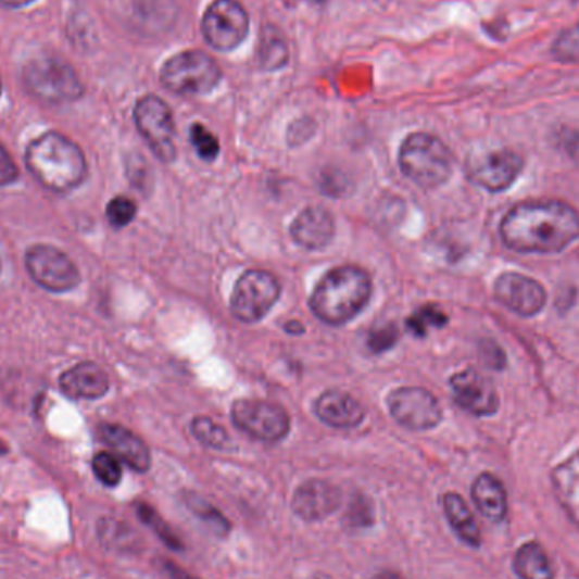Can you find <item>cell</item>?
Here are the masks:
<instances>
[{
	"label": "cell",
	"mask_w": 579,
	"mask_h": 579,
	"mask_svg": "<svg viewBox=\"0 0 579 579\" xmlns=\"http://www.w3.org/2000/svg\"><path fill=\"white\" fill-rule=\"evenodd\" d=\"M500 238L517 253H563L579 239V212L563 200H526L503 215Z\"/></svg>",
	"instance_id": "obj_1"
},
{
	"label": "cell",
	"mask_w": 579,
	"mask_h": 579,
	"mask_svg": "<svg viewBox=\"0 0 579 579\" xmlns=\"http://www.w3.org/2000/svg\"><path fill=\"white\" fill-rule=\"evenodd\" d=\"M24 160L33 177L51 192H72L89 175L84 151L62 133L48 131L29 142Z\"/></svg>",
	"instance_id": "obj_2"
},
{
	"label": "cell",
	"mask_w": 579,
	"mask_h": 579,
	"mask_svg": "<svg viewBox=\"0 0 579 579\" xmlns=\"http://www.w3.org/2000/svg\"><path fill=\"white\" fill-rule=\"evenodd\" d=\"M372 288L365 269L353 265L338 266L315 285L311 297L312 312L329 326H342L368 305Z\"/></svg>",
	"instance_id": "obj_3"
},
{
	"label": "cell",
	"mask_w": 579,
	"mask_h": 579,
	"mask_svg": "<svg viewBox=\"0 0 579 579\" xmlns=\"http://www.w3.org/2000/svg\"><path fill=\"white\" fill-rule=\"evenodd\" d=\"M399 165L418 187L438 188L453 175V154L436 136L415 133L402 142Z\"/></svg>",
	"instance_id": "obj_4"
},
{
	"label": "cell",
	"mask_w": 579,
	"mask_h": 579,
	"mask_svg": "<svg viewBox=\"0 0 579 579\" xmlns=\"http://www.w3.org/2000/svg\"><path fill=\"white\" fill-rule=\"evenodd\" d=\"M27 92L48 105L70 104L84 97L85 87L74 66L56 56L32 60L23 70Z\"/></svg>",
	"instance_id": "obj_5"
},
{
	"label": "cell",
	"mask_w": 579,
	"mask_h": 579,
	"mask_svg": "<svg viewBox=\"0 0 579 579\" xmlns=\"http://www.w3.org/2000/svg\"><path fill=\"white\" fill-rule=\"evenodd\" d=\"M160 77L163 87L177 96H204L219 85L223 74L204 51H184L169 58Z\"/></svg>",
	"instance_id": "obj_6"
},
{
	"label": "cell",
	"mask_w": 579,
	"mask_h": 579,
	"mask_svg": "<svg viewBox=\"0 0 579 579\" xmlns=\"http://www.w3.org/2000/svg\"><path fill=\"white\" fill-rule=\"evenodd\" d=\"M280 281L272 273L250 269L236 281L230 312L244 324L260 323L280 299Z\"/></svg>",
	"instance_id": "obj_7"
},
{
	"label": "cell",
	"mask_w": 579,
	"mask_h": 579,
	"mask_svg": "<svg viewBox=\"0 0 579 579\" xmlns=\"http://www.w3.org/2000/svg\"><path fill=\"white\" fill-rule=\"evenodd\" d=\"M29 277L51 293L72 292L80 285V272L63 251L48 244H36L24 256Z\"/></svg>",
	"instance_id": "obj_8"
},
{
	"label": "cell",
	"mask_w": 579,
	"mask_h": 579,
	"mask_svg": "<svg viewBox=\"0 0 579 579\" xmlns=\"http://www.w3.org/2000/svg\"><path fill=\"white\" fill-rule=\"evenodd\" d=\"M135 123L151 151L162 162L172 163L177 156L175 121L165 100L156 96L139 99L135 108Z\"/></svg>",
	"instance_id": "obj_9"
},
{
	"label": "cell",
	"mask_w": 579,
	"mask_h": 579,
	"mask_svg": "<svg viewBox=\"0 0 579 579\" xmlns=\"http://www.w3.org/2000/svg\"><path fill=\"white\" fill-rule=\"evenodd\" d=\"M232 423L242 432L263 442H278L290 432V417L277 403L244 399L232 405Z\"/></svg>",
	"instance_id": "obj_10"
},
{
	"label": "cell",
	"mask_w": 579,
	"mask_h": 579,
	"mask_svg": "<svg viewBox=\"0 0 579 579\" xmlns=\"http://www.w3.org/2000/svg\"><path fill=\"white\" fill-rule=\"evenodd\" d=\"M250 32V17L238 0H214L202 21L205 41L217 51H232Z\"/></svg>",
	"instance_id": "obj_11"
},
{
	"label": "cell",
	"mask_w": 579,
	"mask_h": 579,
	"mask_svg": "<svg viewBox=\"0 0 579 579\" xmlns=\"http://www.w3.org/2000/svg\"><path fill=\"white\" fill-rule=\"evenodd\" d=\"M387 405L392 417L405 429L430 430L442 420L441 405L426 388H397L388 395Z\"/></svg>",
	"instance_id": "obj_12"
},
{
	"label": "cell",
	"mask_w": 579,
	"mask_h": 579,
	"mask_svg": "<svg viewBox=\"0 0 579 579\" xmlns=\"http://www.w3.org/2000/svg\"><path fill=\"white\" fill-rule=\"evenodd\" d=\"M524 160L511 150L490 151L469 160L468 177L488 192H505L520 177Z\"/></svg>",
	"instance_id": "obj_13"
},
{
	"label": "cell",
	"mask_w": 579,
	"mask_h": 579,
	"mask_svg": "<svg viewBox=\"0 0 579 579\" xmlns=\"http://www.w3.org/2000/svg\"><path fill=\"white\" fill-rule=\"evenodd\" d=\"M493 293L503 307L520 317H536L544 311L547 303L545 288L538 280L520 273H502L493 285Z\"/></svg>",
	"instance_id": "obj_14"
},
{
	"label": "cell",
	"mask_w": 579,
	"mask_h": 579,
	"mask_svg": "<svg viewBox=\"0 0 579 579\" xmlns=\"http://www.w3.org/2000/svg\"><path fill=\"white\" fill-rule=\"evenodd\" d=\"M451 392L454 402L463 411L476 417H490L499 412L500 397L496 388L491 385L487 376L475 369L456 373L451 378Z\"/></svg>",
	"instance_id": "obj_15"
},
{
	"label": "cell",
	"mask_w": 579,
	"mask_h": 579,
	"mask_svg": "<svg viewBox=\"0 0 579 579\" xmlns=\"http://www.w3.org/2000/svg\"><path fill=\"white\" fill-rule=\"evenodd\" d=\"M341 490L324 480H309L297 488L292 511L307 523H317L335 514L341 506Z\"/></svg>",
	"instance_id": "obj_16"
},
{
	"label": "cell",
	"mask_w": 579,
	"mask_h": 579,
	"mask_svg": "<svg viewBox=\"0 0 579 579\" xmlns=\"http://www.w3.org/2000/svg\"><path fill=\"white\" fill-rule=\"evenodd\" d=\"M335 217L327 209L309 207L297 215L290 227L293 241L307 251L324 250L335 238Z\"/></svg>",
	"instance_id": "obj_17"
},
{
	"label": "cell",
	"mask_w": 579,
	"mask_h": 579,
	"mask_svg": "<svg viewBox=\"0 0 579 579\" xmlns=\"http://www.w3.org/2000/svg\"><path fill=\"white\" fill-rule=\"evenodd\" d=\"M99 436L114 456L124 461L129 468L138 473H147L151 468L150 449L131 430L117 424H104L100 426Z\"/></svg>",
	"instance_id": "obj_18"
},
{
	"label": "cell",
	"mask_w": 579,
	"mask_h": 579,
	"mask_svg": "<svg viewBox=\"0 0 579 579\" xmlns=\"http://www.w3.org/2000/svg\"><path fill=\"white\" fill-rule=\"evenodd\" d=\"M109 376L92 361L78 363L60 376V390L70 399L97 400L108 395Z\"/></svg>",
	"instance_id": "obj_19"
},
{
	"label": "cell",
	"mask_w": 579,
	"mask_h": 579,
	"mask_svg": "<svg viewBox=\"0 0 579 579\" xmlns=\"http://www.w3.org/2000/svg\"><path fill=\"white\" fill-rule=\"evenodd\" d=\"M314 412L320 423L336 429H353L365 420L363 405L341 390L324 392L315 402Z\"/></svg>",
	"instance_id": "obj_20"
},
{
	"label": "cell",
	"mask_w": 579,
	"mask_h": 579,
	"mask_svg": "<svg viewBox=\"0 0 579 579\" xmlns=\"http://www.w3.org/2000/svg\"><path fill=\"white\" fill-rule=\"evenodd\" d=\"M471 499L476 508L490 523H503L508 514V496L502 481L491 473H481L471 487Z\"/></svg>",
	"instance_id": "obj_21"
},
{
	"label": "cell",
	"mask_w": 579,
	"mask_h": 579,
	"mask_svg": "<svg viewBox=\"0 0 579 579\" xmlns=\"http://www.w3.org/2000/svg\"><path fill=\"white\" fill-rule=\"evenodd\" d=\"M442 511H444L449 526L461 542H465L469 547H480L481 541H483L480 527H478L468 503L460 493H454V491L445 493L442 496Z\"/></svg>",
	"instance_id": "obj_22"
},
{
	"label": "cell",
	"mask_w": 579,
	"mask_h": 579,
	"mask_svg": "<svg viewBox=\"0 0 579 579\" xmlns=\"http://www.w3.org/2000/svg\"><path fill=\"white\" fill-rule=\"evenodd\" d=\"M553 487L564 511L579 527V449L554 469Z\"/></svg>",
	"instance_id": "obj_23"
},
{
	"label": "cell",
	"mask_w": 579,
	"mask_h": 579,
	"mask_svg": "<svg viewBox=\"0 0 579 579\" xmlns=\"http://www.w3.org/2000/svg\"><path fill=\"white\" fill-rule=\"evenodd\" d=\"M514 571L518 579H554V569L545 549L539 542H526L517 549Z\"/></svg>",
	"instance_id": "obj_24"
},
{
	"label": "cell",
	"mask_w": 579,
	"mask_h": 579,
	"mask_svg": "<svg viewBox=\"0 0 579 579\" xmlns=\"http://www.w3.org/2000/svg\"><path fill=\"white\" fill-rule=\"evenodd\" d=\"M260 58L262 65L268 70L281 68L288 62L287 41L277 27H265L260 41Z\"/></svg>",
	"instance_id": "obj_25"
},
{
	"label": "cell",
	"mask_w": 579,
	"mask_h": 579,
	"mask_svg": "<svg viewBox=\"0 0 579 579\" xmlns=\"http://www.w3.org/2000/svg\"><path fill=\"white\" fill-rule=\"evenodd\" d=\"M448 324V315L436 305H424L407 318V329L415 338H426L430 329H441Z\"/></svg>",
	"instance_id": "obj_26"
},
{
	"label": "cell",
	"mask_w": 579,
	"mask_h": 579,
	"mask_svg": "<svg viewBox=\"0 0 579 579\" xmlns=\"http://www.w3.org/2000/svg\"><path fill=\"white\" fill-rule=\"evenodd\" d=\"M136 511H138V517L141 518L142 523L147 524L158 538L162 539L163 544L168 545L173 551H181L184 544H181L180 538L177 533L173 532L172 527L163 520L158 512L154 511L153 506L148 505V503H138L136 505Z\"/></svg>",
	"instance_id": "obj_27"
},
{
	"label": "cell",
	"mask_w": 579,
	"mask_h": 579,
	"mask_svg": "<svg viewBox=\"0 0 579 579\" xmlns=\"http://www.w3.org/2000/svg\"><path fill=\"white\" fill-rule=\"evenodd\" d=\"M185 503L193 512V515H197L200 520H204L217 536H227L229 533V520L214 505H211V503L205 502L204 499H200L197 495L185 496Z\"/></svg>",
	"instance_id": "obj_28"
},
{
	"label": "cell",
	"mask_w": 579,
	"mask_h": 579,
	"mask_svg": "<svg viewBox=\"0 0 579 579\" xmlns=\"http://www.w3.org/2000/svg\"><path fill=\"white\" fill-rule=\"evenodd\" d=\"M192 432L197 441L202 442L207 448L217 449V451L230 448L229 433L219 424H215L212 418L197 417L192 423Z\"/></svg>",
	"instance_id": "obj_29"
},
{
	"label": "cell",
	"mask_w": 579,
	"mask_h": 579,
	"mask_svg": "<svg viewBox=\"0 0 579 579\" xmlns=\"http://www.w3.org/2000/svg\"><path fill=\"white\" fill-rule=\"evenodd\" d=\"M93 475L100 483L114 488L123 480V468H121L119 457L111 453H99L92 460Z\"/></svg>",
	"instance_id": "obj_30"
},
{
	"label": "cell",
	"mask_w": 579,
	"mask_h": 579,
	"mask_svg": "<svg viewBox=\"0 0 579 579\" xmlns=\"http://www.w3.org/2000/svg\"><path fill=\"white\" fill-rule=\"evenodd\" d=\"M136 214H138V205L135 200L123 196L114 197L105 207L109 224L115 229L129 226L135 221Z\"/></svg>",
	"instance_id": "obj_31"
},
{
	"label": "cell",
	"mask_w": 579,
	"mask_h": 579,
	"mask_svg": "<svg viewBox=\"0 0 579 579\" xmlns=\"http://www.w3.org/2000/svg\"><path fill=\"white\" fill-rule=\"evenodd\" d=\"M190 141H192L197 154L205 162H212V160L219 156V141L202 124H193L190 127Z\"/></svg>",
	"instance_id": "obj_32"
},
{
	"label": "cell",
	"mask_w": 579,
	"mask_h": 579,
	"mask_svg": "<svg viewBox=\"0 0 579 579\" xmlns=\"http://www.w3.org/2000/svg\"><path fill=\"white\" fill-rule=\"evenodd\" d=\"M99 530L102 541L111 547L131 549L133 542H135V533L127 529V526L115 523V520H104Z\"/></svg>",
	"instance_id": "obj_33"
},
{
	"label": "cell",
	"mask_w": 579,
	"mask_h": 579,
	"mask_svg": "<svg viewBox=\"0 0 579 579\" xmlns=\"http://www.w3.org/2000/svg\"><path fill=\"white\" fill-rule=\"evenodd\" d=\"M553 54L561 62H579V24L557 38L554 42Z\"/></svg>",
	"instance_id": "obj_34"
},
{
	"label": "cell",
	"mask_w": 579,
	"mask_h": 579,
	"mask_svg": "<svg viewBox=\"0 0 579 579\" xmlns=\"http://www.w3.org/2000/svg\"><path fill=\"white\" fill-rule=\"evenodd\" d=\"M348 524L353 527L365 529L373 524V506L365 496H356L348 508Z\"/></svg>",
	"instance_id": "obj_35"
},
{
	"label": "cell",
	"mask_w": 579,
	"mask_h": 579,
	"mask_svg": "<svg viewBox=\"0 0 579 579\" xmlns=\"http://www.w3.org/2000/svg\"><path fill=\"white\" fill-rule=\"evenodd\" d=\"M397 329L393 326H385L381 329L373 330L369 335L368 345L369 350L375 351V353H383V351L390 350L393 348L397 342Z\"/></svg>",
	"instance_id": "obj_36"
},
{
	"label": "cell",
	"mask_w": 579,
	"mask_h": 579,
	"mask_svg": "<svg viewBox=\"0 0 579 579\" xmlns=\"http://www.w3.org/2000/svg\"><path fill=\"white\" fill-rule=\"evenodd\" d=\"M20 178V168L12 160L9 151L0 144V187H8Z\"/></svg>",
	"instance_id": "obj_37"
},
{
	"label": "cell",
	"mask_w": 579,
	"mask_h": 579,
	"mask_svg": "<svg viewBox=\"0 0 579 579\" xmlns=\"http://www.w3.org/2000/svg\"><path fill=\"white\" fill-rule=\"evenodd\" d=\"M481 360L488 368L502 369L505 368L506 357L503 354L502 348L495 342H483L480 348Z\"/></svg>",
	"instance_id": "obj_38"
},
{
	"label": "cell",
	"mask_w": 579,
	"mask_h": 579,
	"mask_svg": "<svg viewBox=\"0 0 579 579\" xmlns=\"http://www.w3.org/2000/svg\"><path fill=\"white\" fill-rule=\"evenodd\" d=\"M163 569H165L166 575L172 579H199L196 578V576L190 575V572L185 571L184 568H180V566L173 563V561H163Z\"/></svg>",
	"instance_id": "obj_39"
},
{
	"label": "cell",
	"mask_w": 579,
	"mask_h": 579,
	"mask_svg": "<svg viewBox=\"0 0 579 579\" xmlns=\"http://www.w3.org/2000/svg\"><path fill=\"white\" fill-rule=\"evenodd\" d=\"M33 2L35 0H0V4L11 9L26 8V5L33 4Z\"/></svg>",
	"instance_id": "obj_40"
},
{
	"label": "cell",
	"mask_w": 579,
	"mask_h": 579,
	"mask_svg": "<svg viewBox=\"0 0 579 579\" xmlns=\"http://www.w3.org/2000/svg\"><path fill=\"white\" fill-rule=\"evenodd\" d=\"M373 579H405L399 572L390 571V569H385V571L378 572Z\"/></svg>",
	"instance_id": "obj_41"
},
{
	"label": "cell",
	"mask_w": 579,
	"mask_h": 579,
	"mask_svg": "<svg viewBox=\"0 0 579 579\" xmlns=\"http://www.w3.org/2000/svg\"><path fill=\"white\" fill-rule=\"evenodd\" d=\"M0 96H2V80H0Z\"/></svg>",
	"instance_id": "obj_42"
},
{
	"label": "cell",
	"mask_w": 579,
	"mask_h": 579,
	"mask_svg": "<svg viewBox=\"0 0 579 579\" xmlns=\"http://www.w3.org/2000/svg\"><path fill=\"white\" fill-rule=\"evenodd\" d=\"M0 268H2V266H0Z\"/></svg>",
	"instance_id": "obj_43"
}]
</instances>
